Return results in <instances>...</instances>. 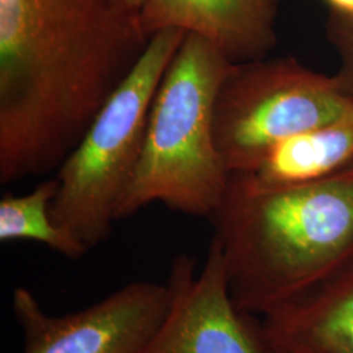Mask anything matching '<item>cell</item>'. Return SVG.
I'll return each instance as SVG.
<instances>
[{
    "label": "cell",
    "mask_w": 353,
    "mask_h": 353,
    "mask_svg": "<svg viewBox=\"0 0 353 353\" xmlns=\"http://www.w3.org/2000/svg\"><path fill=\"white\" fill-rule=\"evenodd\" d=\"M150 41L113 0H0V183L63 164Z\"/></svg>",
    "instance_id": "6da1fadb"
},
{
    "label": "cell",
    "mask_w": 353,
    "mask_h": 353,
    "mask_svg": "<svg viewBox=\"0 0 353 353\" xmlns=\"http://www.w3.org/2000/svg\"><path fill=\"white\" fill-rule=\"evenodd\" d=\"M210 221L233 303L262 318L352 256L353 165L279 190L250 189L229 174Z\"/></svg>",
    "instance_id": "7a4b0ae2"
},
{
    "label": "cell",
    "mask_w": 353,
    "mask_h": 353,
    "mask_svg": "<svg viewBox=\"0 0 353 353\" xmlns=\"http://www.w3.org/2000/svg\"><path fill=\"white\" fill-rule=\"evenodd\" d=\"M232 65L204 38L186 34L154 94L139 163L117 220L156 202L211 219L229 182L214 144V106Z\"/></svg>",
    "instance_id": "3957f363"
},
{
    "label": "cell",
    "mask_w": 353,
    "mask_h": 353,
    "mask_svg": "<svg viewBox=\"0 0 353 353\" xmlns=\"http://www.w3.org/2000/svg\"><path fill=\"white\" fill-rule=\"evenodd\" d=\"M186 34L170 28L152 36L138 64L58 168L51 219L89 250L112 234L118 204L139 163L154 94Z\"/></svg>",
    "instance_id": "277c9868"
},
{
    "label": "cell",
    "mask_w": 353,
    "mask_h": 353,
    "mask_svg": "<svg viewBox=\"0 0 353 353\" xmlns=\"http://www.w3.org/2000/svg\"><path fill=\"white\" fill-rule=\"evenodd\" d=\"M353 122V103L328 76L292 57L233 64L214 106V139L229 173L259 163L283 140Z\"/></svg>",
    "instance_id": "5b68a950"
},
{
    "label": "cell",
    "mask_w": 353,
    "mask_h": 353,
    "mask_svg": "<svg viewBox=\"0 0 353 353\" xmlns=\"http://www.w3.org/2000/svg\"><path fill=\"white\" fill-rule=\"evenodd\" d=\"M168 305V285L152 281L128 283L99 303L59 316L48 314L26 288L12 294L23 353H141Z\"/></svg>",
    "instance_id": "8992f818"
},
{
    "label": "cell",
    "mask_w": 353,
    "mask_h": 353,
    "mask_svg": "<svg viewBox=\"0 0 353 353\" xmlns=\"http://www.w3.org/2000/svg\"><path fill=\"white\" fill-rule=\"evenodd\" d=\"M165 284L166 314L141 353H270L259 319L232 300L225 262L214 240L201 270L195 256H174Z\"/></svg>",
    "instance_id": "52a82bcc"
},
{
    "label": "cell",
    "mask_w": 353,
    "mask_h": 353,
    "mask_svg": "<svg viewBox=\"0 0 353 353\" xmlns=\"http://www.w3.org/2000/svg\"><path fill=\"white\" fill-rule=\"evenodd\" d=\"M280 0H150L144 32L181 29L204 38L230 63L258 61L275 49Z\"/></svg>",
    "instance_id": "ba28073f"
},
{
    "label": "cell",
    "mask_w": 353,
    "mask_h": 353,
    "mask_svg": "<svg viewBox=\"0 0 353 353\" xmlns=\"http://www.w3.org/2000/svg\"><path fill=\"white\" fill-rule=\"evenodd\" d=\"M259 322L270 353H353V255Z\"/></svg>",
    "instance_id": "9c48e42d"
},
{
    "label": "cell",
    "mask_w": 353,
    "mask_h": 353,
    "mask_svg": "<svg viewBox=\"0 0 353 353\" xmlns=\"http://www.w3.org/2000/svg\"><path fill=\"white\" fill-rule=\"evenodd\" d=\"M352 165L353 122H343L293 135L250 169L229 174L250 189L279 190L326 179Z\"/></svg>",
    "instance_id": "30bf717a"
},
{
    "label": "cell",
    "mask_w": 353,
    "mask_h": 353,
    "mask_svg": "<svg viewBox=\"0 0 353 353\" xmlns=\"http://www.w3.org/2000/svg\"><path fill=\"white\" fill-rule=\"evenodd\" d=\"M57 191L58 181L52 178L26 195H4L0 201V241H34L68 259L83 258L88 246L51 219Z\"/></svg>",
    "instance_id": "8fae6325"
},
{
    "label": "cell",
    "mask_w": 353,
    "mask_h": 353,
    "mask_svg": "<svg viewBox=\"0 0 353 353\" xmlns=\"http://www.w3.org/2000/svg\"><path fill=\"white\" fill-rule=\"evenodd\" d=\"M326 32L339 59L334 77L341 93L353 103V16L330 11Z\"/></svg>",
    "instance_id": "7c38bea8"
},
{
    "label": "cell",
    "mask_w": 353,
    "mask_h": 353,
    "mask_svg": "<svg viewBox=\"0 0 353 353\" xmlns=\"http://www.w3.org/2000/svg\"><path fill=\"white\" fill-rule=\"evenodd\" d=\"M330 11L341 13L345 16H353V0H325Z\"/></svg>",
    "instance_id": "4fadbf2b"
},
{
    "label": "cell",
    "mask_w": 353,
    "mask_h": 353,
    "mask_svg": "<svg viewBox=\"0 0 353 353\" xmlns=\"http://www.w3.org/2000/svg\"><path fill=\"white\" fill-rule=\"evenodd\" d=\"M115 4L130 10V11H135L139 12L144 8V6L150 1V0H113Z\"/></svg>",
    "instance_id": "5bb4252c"
}]
</instances>
